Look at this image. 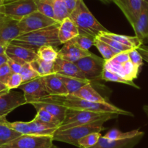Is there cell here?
Segmentation results:
<instances>
[{
	"label": "cell",
	"instance_id": "db71d44e",
	"mask_svg": "<svg viewBox=\"0 0 148 148\" xmlns=\"http://www.w3.org/2000/svg\"><path fill=\"white\" fill-rule=\"evenodd\" d=\"M10 1H13V0H5V2H10Z\"/></svg>",
	"mask_w": 148,
	"mask_h": 148
},
{
	"label": "cell",
	"instance_id": "83f0119b",
	"mask_svg": "<svg viewBox=\"0 0 148 148\" xmlns=\"http://www.w3.org/2000/svg\"><path fill=\"white\" fill-rule=\"evenodd\" d=\"M58 76L65 84L68 95H72L73 93L78 91L85 85L92 83V82L87 79H76V78L60 76V75H58Z\"/></svg>",
	"mask_w": 148,
	"mask_h": 148
},
{
	"label": "cell",
	"instance_id": "7402d4cb",
	"mask_svg": "<svg viewBox=\"0 0 148 148\" xmlns=\"http://www.w3.org/2000/svg\"><path fill=\"white\" fill-rule=\"evenodd\" d=\"M58 128L57 126L32 120L28 122V135L52 136Z\"/></svg>",
	"mask_w": 148,
	"mask_h": 148
},
{
	"label": "cell",
	"instance_id": "277c9868",
	"mask_svg": "<svg viewBox=\"0 0 148 148\" xmlns=\"http://www.w3.org/2000/svg\"><path fill=\"white\" fill-rule=\"evenodd\" d=\"M107 121L105 119L97 121L86 124L75 126L64 130H58L52 135L53 141L65 142L79 147V140L89 134L93 132H101L105 130L104 123Z\"/></svg>",
	"mask_w": 148,
	"mask_h": 148
},
{
	"label": "cell",
	"instance_id": "9a60e30c",
	"mask_svg": "<svg viewBox=\"0 0 148 148\" xmlns=\"http://www.w3.org/2000/svg\"><path fill=\"white\" fill-rule=\"evenodd\" d=\"M5 53L8 58L22 65L31 63L32 61L38 58L37 53L35 51L11 44L7 45Z\"/></svg>",
	"mask_w": 148,
	"mask_h": 148
},
{
	"label": "cell",
	"instance_id": "7c38bea8",
	"mask_svg": "<svg viewBox=\"0 0 148 148\" xmlns=\"http://www.w3.org/2000/svg\"><path fill=\"white\" fill-rule=\"evenodd\" d=\"M19 21L0 13V45H8L21 35Z\"/></svg>",
	"mask_w": 148,
	"mask_h": 148
},
{
	"label": "cell",
	"instance_id": "4fadbf2b",
	"mask_svg": "<svg viewBox=\"0 0 148 148\" xmlns=\"http://www.w3.org/2000/svg\"><path fill=\"white\" fill-rule=\"evenodd\" d=\"M105 68L119 74V76L123 77V79L130 82H134V80L138 77L141 70L135 66L131 62L130 60L121 63L115 62L110 60H105Z\"/></svg>",
	"mask_w": 148,
	"mask_h": 148
},
{
	"label": "cell",
	"instance_id": "5bb4252c",
	"mask_svg": "<svg viewBox=\"0 0 148 148\" xmlns=\"http://www.w3.org/2000/svg\"><path fill=\"white\" fill-rule=\"evenodd\" d=\"M128 20L132 27L134 26L138 17L142 11L144 0H113Z\"/></svg>",
	"mask_w": 148,
	"mask_h": 148
},
{
	"label": "cell",
	"instance_id": "6da1fadb",
	"mask_svg": "<svg viewBox=\"0 0 148 148\" xmlns=\"http://www.w3.org/2000/svg\"><path fill=\"white\" fill-rule=\"evenodd\" d=\"M38 101L46 102H52L62 105L68 109L79 110H88L97 113H116L122 116H134L133 113L129 111L124 110L118 108L112 104L107 102H94L85 100L82 98L77 97L73 95H49L43 97Z\"/></svg>",
	"mask_w": 148,
	"mask_h": 148
},
{
	"label": "cell",
	"instance_id": "e575fe53",
	"mask_svg": "<svg viewBox=\"0 0 148 148\" xmlns=\"http://www.w3.org/2000/svg\"><path fill=\"white\" fill-rule=\"evenodd\" d=\"M95 39L89 36L79 34L70 41L80 49H83V50H89V48L94 46Z\"/></svg>",
	"mask_w": 148,
	"mask_h": 148
},
{
	"label": "cell",
	"instance_id": "60d3db41",
	"mask_svg": "<svg viewBox=\"0 0 148 148\" xmlns=\"http://www.w3.org/2000/svg\"><path fill=\"white\" fill-rule=\"evenodd\" d=\"M23 84V80L20 73H12L8 80L6 86L8 89H15L19 88Z\"/></svg>",
	"mask_w": 148,
	"mask_h": 148
},
{
	"label": "cell",
	"instance_id": "7a4b0ae2",
	"mask_svg": "<svg viewBox=\"0 0 148 148\" xmlns=\"http://www.w3.org/2000/svg\"><path fill=\"white\" fill-rule=\"evenodd\" d=\"M60 23L18 36L10 44L28 48L37 52L38 49L43 46L54 47L56 48L62 44L58 38V32Z\"/></svg>",
	"mask_w": 148,
	"mask_h": 148
},
{
	"label": "cell",
	"instance_id": "f546056e",
	"mask_svg": "<svg viewBox=\"0 0 148 148\" xmlns=\"http://www.w3.org/2000/svg\"><path fill=\"white\" fill-rule=\"evenodd\" d=\"M102 80L106 81V82H116V83L124 84L133 86V87L136 88V89H139V86H138L134 82H130V81L126 80V79H123V77L119 76V74L112 72V71H108L106 68H104L103 72H102Z\"/></svg>",
	"mask_w": 148,
	"mask_h": 148
},
{
	"label": "cell",
	"instance_id": "ffe728a7",
	"mask_svg": "<svg viewBox=\"0 0 148 148\" xmlns=\"http://www.w3.org/2000/svg\"><path fill=\"white\" fill-rule=\"evenodd\" d=\"M46 89L49 95H67L68 91L58 75L55 73L44 76Z\"/></svg>",
	"mask_w": 148,
	"mask_h": 148
},
{
	"label": "cell",
	"instance_id": "8992f818",
	"mask_svg": "<svg viewBox=\"0 0 148 148\" xmlns=\"http://www.w3.org/2000/svg\"><path fill=\"white\" fill-rule=\"evenodd\" d=\"M75 63L80 68L86 79L90 82L102 80V74L105 64V60L102 58L91 53L88 56L81 58Z\"/></svg>",
	"mask_w": 148,
	"mask_h": 148
},
{
	"label": "cell",
	"instance_id": "c3c4849f",
	"mask_svg": "<svg viewBox=\"0 0 148 148\" xmlns=\"http://www.w3.org/2000/svg\"><path fill=\"white\" fill-rule=\"evenodd\" d=\"M7 45H0V55L3 54L5 52V49H6Z\"/></svg>",
	"mask_w": 148,
	"mask_h": 148
},
{
	"label": "cell",
	"instance_id": "d590c367",
	"mask_svg": "<svg viewBox=\"0 0 148 148\" xmlns=\"http://www.w3.org/2000/svg\"><path fill=\"white\" fill-rule=\"evenodd\" d=\"M97 38H98V39H100L101 41H102V42H104L105 43H106L107 45H108V46L112 49V50L116 54V55L120 53V52H127V51H129L131 50V49H132V48L126 46V45H122V44L119 43V42H116V41L113 40V39L107 38V37L101 35V34H99Z\"/></svg>",
	"mask_w": 148,
	"mask_h": 148
},
{
	"label": "cell",
	"instance_id": "f1b7e54d",
	"mask_svg": "<svg viewBox=\"0 0 148 148\" xmlns=\"http://www.w3.org/2000/svg\"><path fill=\"white\" fill-rule=\"evenodd\" d=\"M142 131H139V129H135V130L129 131L127 132H122L117 129H110L104 137L110 140H118V139H124L132 138L134 136H137L138 134L142 133Z\"/></svg>",
	"mask_w": 148,
	"mask_h": 148
},
{
	"label": "cell",
	"instance_id": "ab89813d",
	"mask_svg": "<svg viewBox=\"0 0 148 148\" xmlns=\"http://www.w3.org/2000/svg\"><path fill=\"white\" fill-rule=\"evenodd\" d=\"M129 60L136 67L141 69L143 65V59L142 55L138 52L137 49H132L129 51Z\"/></svg>",
	"mask_w": 148,
	"mask_h": 148
},
{
	"label": "cell",
	"instance_id": "ac0fdd59",
	"mask_svg": "<svg viewBox=\"0 0 148 148\" xmlns=\"http://www.w3.org/2000/svg\"><path fill=\"white\" fill-rule=\"evenodd\" d=\"M92 53L89 50H83L73 44L71 41L63 44L62 47L58 51V58L71 62H76L81 58L88 56Z\"/></svg>",
	"mask_w": 148,
	"mask_h": 148
},
{
	"label": "cell",
	"instance_id": "f5cc1de1",
	"mask_svg": "<svg viewBox=\"0 0 148 148\" xmlns=\"http://www.w3.org/2000/svg\"><path fill=\"white\" fill-rule=\"evenodd\" d=\"M48 148H59V147H57V146H55V145H52V146H50L49 147H48Z\"/></svg>",
	"mask_w": 148,
	"mask_h": 148
},
{
	"label": "cell",
	"instance_id": "7bdbcfd3",
	"mask_svg": "<svg viewBox=\"0 0 148 148\" xmlns=\"http://www.w3.org/2000/svg\"><path fill=\"white\" fill-rule=\"evenodd\" d=\"M8 63L9 65L11 71H12V73H20L22 66L23 65L22 64L19 63V62H16V61H14L13 60L10 59L9 58H8Z\"/></svg>",
	"mask_w": 148,
	"mask_h": 148
},
{
	"label": "cell",
	"instance_id": "ee69618b",
	"mask_svg": "<svg viewBox=\"0 0 148 148\" xmlns=\"http://www.w3.org/2000/svg\"><path fill=\"white\" fill-rule=\"evenodd\" d=\"M138 52L142 55V59L148 63V46L142 45L137 49Z\"/></svg>",
	"mask_w": 148,
	"mask_h": 148
},
{
	"label": "cell",
	"instance_id": "bcb514c9",
	"mask_svg": "<svg viewBox=\"0 0 148 148\" xmlns=\"http://www.w3.org/2000/svg\"><path fill=\"white\" fill-rule=\"evenodd\" d=\"M8 57L6 55V53H3L0 55V67L2 66V65H4L5 63L8 62Z\"/></svg>",
	"mask_w": 148,
	"mask_h": 148
},
{
	"label": "cell",
	"instance_id": "f907efd6",
	"mask_svg": "<svg viewBox=\"0 0 148 148\" xmlns=\"http://www.w3.org/2000/svg\"><path fill=\"white\" fill-rule=\"evenodd\" d=\"M143 110L144 112L145 113V114L148 117V105H144L143 106Z\"/></svg>",
	"mask_w": 148,
	"mask_h": 148
},
{
	"label": "cell",
	"instance_id": "603a6c76",
	"mask_svg": "<svg viewBox=\"0 0 148 148\" xmlns=\"http://www.w3.org/2000/svg\"><path fill=\"white\" fill-rule=\"evenodd\" d=\"M31 105L35 108L36 110L39 108H43L45 110L49 112L50 114L55 116L57 119L62 123L65 118V113H66L67 108L62 105H58V104L52 103V102H41V101H36V102H31Z\"/></svg>",
	"mask_w": 148,
	"mask_h": 148
},
{
	"label": "cell",
	"instance_id": "b9f144b4",
	"mask_svg": "<svg viewBox=\"0 0 148 148\" xmlns=\"http://www.w3.org/2000/svg\"><path fill=\"white\" fill-rule=\"evenodd\" d=\"M12 74L8 62H6L0 67V82L6 85Z\"/></svg>",
	"mask_w": 148,
	"mask_h": 148
},
{
	"label": "cell",
	"instance_id": "681fc988",
	"mask_svg": "<svg viewBox=\"0 0 148 148\" xmlns=\"http://www.w3.org/2000/svg\"><path fill=\"white\" fill-rule=\"evenodd\" d=\"M4 3L5 0H0V13L4 12Z\"/></svg>",
	"mask_w": 148,
	"mask_h": 148
},
{
	"label": "cell",
	"instance_id": "3957f363",
	"mask_svg": "<svg viewBox=\"0 0 148 148\" xmlns=\"http://www.w3.org/2000/svg\"><path fill=\"white\" fill-rule=\"evenodd\" d=\"M69 18L77 27L79 34L96 39L102 32L109 31L95 18L83 0H78Z\"/></svg>",
	"mask_w": 148,
	"mask_h": 148
},
{
	"label": "cell",
	"instance_id": "44dd1931",
	"mask_svg": "<svg viewBox=\"0 0 148 148\" xmlns=\"http://www.w3.org/2000/svg\"><path fill=\"white\" fill-rule=\"evenodd\" d=\"M79 34L77 27L70 18L64 19L60 23L58 32V38L62 45L69 42L70 40Z\"/></svg>",
	"mask_w": 148,
	"mask_h": 148
},
{
	"label": "cell",
	"instance_id": "4316f807",
	"mask_svg": "<svg viewBox=\"0 0 148 148\" xmlns=\"http://www.w3.org/2000/svg\"><path fill=\"white\" fill-rule=\"evenodd\" d=\"M33 69L39 74V76H48L54 73V62L45 61L37 58L30 63Z\"/></svg>",
	"mask_w": 148,
	"mask_h": 148
},
{
	"label": "cell",
	"instance_id": "484cf974",
	"mask_svg": "<svg viewBox=\"0 0 148 148\" xmlns=\"http://www.w3.org/2000/svg\"><path fill=\"white\" fill-rule=\"evenodd\" d=\"M6 117L0 118V147L20 136V133L11 129L7 123Z\"/></svg>",
	"mask_w": 148,
	"mask_h": 148
},
{
	"label": "cell",
	"instance_id": "8fae6325",
	"mask_svg": "<svg viewBox=\"0 0 148 148\" xmlns=\"http://www.w3.org/2000/svg\"><path fill=\"white\" fill-rule=\"evenodd\" d=\"M18 89L23 92L27 104L38 101L49 95L46 89L44 77L42 76H39L29 82L23 83Z\"/></svg>",
	"mask_w": 148,
	"mask_h": 148
},
{
	"label": "cell",
	"instance_id": "30bf717a",
	"mask_svg": "<svg viewBox=\"0 0 148 148\" xmlns=\"http://www.w3.org/2000/svg\"><path fill=\"white\" fill-rule=\"evenodd\" d=\"M27 104L23 93L13 89H7L0 92V118L7 115L17 108Z\"/></svg>",
	"mask_w": 148,
	"mask_h": 148
},
{
	"label": "cell",
	"instance_id": "1f68e13d",
	"mask_svg": "<svg viewBox=\"0 0 148 148\" xmlns=\"http://www.w3.org/2000/svg\"><path fill=\"white\" fill-rule=\"evenodd\" d=\"M34 2L36 5L37 11L49 18L55 19L54 0H34Z\"/></svg>",
	"mask_w": 148,
	"mask_h": 148
},
{
	"label": "cell",
	"instance_id": "4dcf8cb0",
	"mask_svg": "<svg viewBox=\"0 0 148 148\" xmlns=\"http://www.w3.org/2000/svg\"><path fill=\"white\" fill-rule=\"evenodd\" d=\"M36 112V117L33 120L42 122V123H47V124L54 125V126H57L58 127L60 126V121L43 108L37 109Z\"/></svg>",
	"mask_w": 148,
	"mask_h": 148
},
{
	"label": "cell",
	"instance_id": "d6986e66",
	"mask_svg": "<svg viewBox=\"0 0 148 148\" xmlns=\"http://www.w3.org/2000/svg\"><path fill=\"white\" fill-rule=\"evenodd\" d=\"M133 29L135 36L142 43L148 42V2L144 3L142 11L138 17Z\"/></svg>",
	"mask_w": 148,
	"mask_h": 148
},
{
	"label": "cell",
	"instance_id": "d6a6232c",
	"mask_svg": "<svg viewBox=\"0 0 148 148\" xmlns=\"http://www.w3.org/2000/svg\"><path fill=\"white\" fill-rule=\"evenodd\" d=\"M37 56L40 59L49 62H55L58 58V52L55 47L52 46H43L37 51Z\"/></svg>",
	"mask_w": 148,
	"mask_h": 148
},
{
	"label": "cell",
	"instance_id": "74e56055",
	"mask_svg": "<svg viewBox=\"0 0 148 148\" xmlns=\"http://www.w3.org/2000/svg\"><path fill=\"white\" fill-rule=\"evenodd\" d=\"M102 136L100 132L89 134L79 140V148H89L95 146Z\"/></svg>",
	"mask_w": 148,
	"mask_h": 148
},
{
	"label": "cell",
	"instance_id": "ba28073f",
	"mask_svg": "<svg viewBox=\"0 0 148 148\" xmlns=\"http://www.w3.org/2000/svg\"><path fill=\"white\" fill-rule=\"evenodd\" d=\"M57 23L60 22L43 15L39 11H36L23 18L18 22V26L21 35V34L50 26L54 24H56Z\"/></svg>",
	"mask_w": 148,
	"mask_h": 148
},
{
	"label": "cell",
	"instance_id": "7dc6e473",
	"mask_svg": "<svg viewBox=\"0 0 148 148\" xmlns=\"http://www.w3.org/2000/svg\"><path fill=\"white\" fill-rule=\"evenodd\" d=\"M8 89V87H7V86L5 84H4L3 83H2V82H0V92H4V91L7 90Z\"/></svg>",
	"mask_w": 148,
	"mask_h": 148
},
{
	"label": "cell",
	"instance_id": "5b68a950",
	"mask_svg": "<svg viewBox=\"0 0 148 148\" xmlns=\"http://www.w3.org/2000/svg\"><path fill=\"white\" fill-rule=\"evenodd\" d=\"M119 115L110 113H97L88 110L68 109L65 118L59 126V130L70 129L75 126L86 124L97 121L105 119L107 121L111 119H117Z\"/></svg>",
	"mask_w": 148,
	"mask_h": 148
},
{
	"label": "cell",
	"instance_id": "f35d334b",
	"mask_svg": "<svg viewBox=\"0 0 148 148\" xmlns=\"http://www.w3.org/2000/svg\"><path fill=\"white\" fill-rule=\"evenodd\" d=\"M20 75L22 78L23 83L28 82L39 76V74L33 69L30 63H25L23 65L20 72Z\"/></svg>",
	"mask_w": 148,
	"mask_h": 148
},
{
	"label": "cell",
	"instance_id": "cb8c5ba5",
	"mask_svg": "<svg viewBox=\"0 0 148 148\" xmlns=\"http://www.w3.org/2000/svg\"><path fill=\"white\" fill-rule=\"evenodd\" d=\"M71 95H73L77 97L82 98L85 100L94 102H107L105 98L101 96L92 86V84H88L83 87L79 89V90L73 93Z\"/></svg>",
	"mask_w": 148,
	"mask_h": 148
},
{
	"label": "cell",
	"instance_id": "836d02e7",
	"mask_svg": "<svg viewBox=\"0 0 148 148\" xmlns=\"http://www.w3.org/2000/svg\"><path fill=\"white\" fill-rule=\"evenodd\" d=\"M55 19L61 23L64 19L70 17V12L65 5L64 0H54Z\"/></svg>",
	"mask_w": 148,
	"mask_h": 148
},
{
	"label": "cell",
	"instance_id": "8d00e7d4",
	"mask_svg": "<svg viewBox=\"0 0 148 148\" xmlns=\"http://www.w3.org/2000/svg\"><path fill=\"white\" fill-rule=\"evenodd\" d=\"M94 46L96 47L97 49L99 50V52L102 55V58L106 61L109 60L111 58H113L116 55L106 43L101 41L98 38H96L95 39Z\"/></svg>",
	"mask_w": 148,
	"mask_h": 148
},
{
	"label": "cell",
	"instance_id": "52a82bcc",
	"mask_svg": "<svg viewBox=\"0 0 148 148\" xmlns=\"http://www.w3.org/2000/svg\"><path fill=\"white\" fill-rule=\"evenodd\" d=\"M52 145V136L21 135L0 148H48Z\"/></svg>",
	"mask_w": 148,
	"mask_h": 148
},
{
	"label": "cell",
	"instance_id": "11a10c76",
	"mask_svg": "<svg viewBox=\"0 0 148 148\" xmlns=\"http://www.w3.org/2000/svg\"><path fill=\"white\" fill-rule=\"evenodd\" d=\"M145 2H148V0H144Z\"/></svg>",
	"mask_w": 148,
	"mask_h": 148
},
{
	"label": "cell",
	"instance_id": "9c48e42d",
	"mask_svg": "<svg viewBox=\"0 0 148 148\" xmlns=\"http://www.w3.org/2000/svg\"><path fill=\"white\" fill-rule=\"evenodd\" d=\"M36 11L37 8L34 0H13L4 3V13L19 21Z\"/></svg>",
	"mask_w": 148,
	"mask_h": 148
},
{
	"label": "cell",
	"instance_id": "d4e9b609",
	"mask_svg": "<svg viewBox=\"0 0 148 148\" xmlns=\"http://www.w3.org/2000/svg\"><path fill=\"white\" fill-rule=\"evenodd\" d=\"M101 35L104 36L109 38V39H113L119 43L124 45L132 49H138L141 45H142V43L139 40L137 37L135 36H124L120 35V34H114L110 31H107V32H102Z\"/></svg>",
	"mask_w": 148,
	"mask_h": 148
},
{
	"label": "cell",
	"instance_id": "e0dca14e",
	"mask_svg": "<svg viewBox=\"0 0 148 148\" xmlns=\"http://www.w3.org/2000/svg\"><path fill=\"white\" fill-rule=\"evenodd\" d=\"M145 135L143 132L137 136L132 138L118 140H110L104 136H101L95 146L89 148H134L137 145Z\"/></svg>",
	"mask_w": 148,
	"mask_h": 148
},
{
	"label": "cell",
	"instance_id": "816d5d0a",
	"mask_svg": "<svg viewBox=\"0 0 148 148\" xmlns=\"http://www.w3.org/2000/svg\"><path fill=\"white\" fill-rule=\"evenodd\" d=\"M99 1L105 4H110L111 2H113V0H99Z\"/></svg>",
	"mask_w": 148,
	"mask_h": 148
},
{
	"label": "cell",
	"instance_id": "2e32d148",
	"mask_svg": "<svg viewBox=\"0 0 148 148\" xmlns=\"http://www.w3.org/2000/svg\"><path fill=\"white\" fill-rule=\"evenodd\" d=\"M54 73L76 79H86L82 71L75 62H69L60 58H57L54 62Z\"/></svg>",
	"mask_w": 148,
	"mask_h": 148
},
{
	"label": "cell",
	"instance_id": "f6af8a7d",
	"mask_svg": "<svg viewBox=\"0 0 148 148\" xmlns=\"http://www.w3.org/2000/svg\"><path fill=\"white\" fill-rule=\"evenodd\" d=\"M77 1L78 0H64L65 5H66L67 8H68V12H70V14L71 13V12L73 10V9L76 7Z\"/></svg>",
	"mask_w": 148,
	"mask_h": 148
}]
</instances>
